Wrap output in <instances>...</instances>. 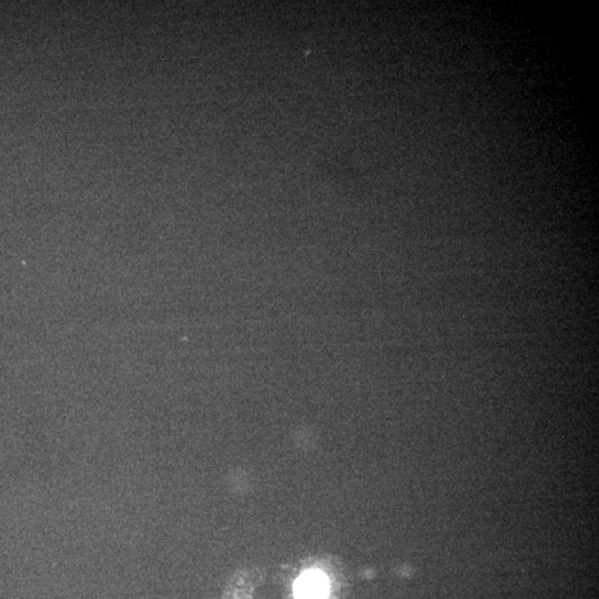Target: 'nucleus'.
<instances>
[{
	"mask_svg": "<svg viewBox=\"0 0 599 599\" xmlns=\"http://www.w3.org/2000/svg\"><path fill=\"white\" fill-rule=\"evenodd\" d=\"M329 584L326 575L319 571L304 573L294 585L297 599H327Z\"/></svg>",
	"mask_w": 599,
	"mask_h": 599,
	"instance_id": "1",
	"label": "nucleus"
}]
</instances>
